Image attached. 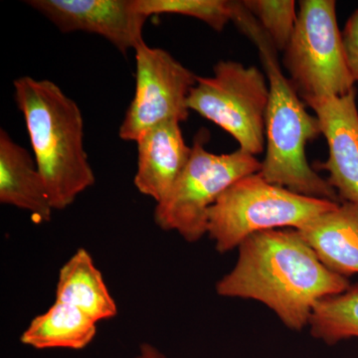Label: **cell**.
Returning a JSON list of instances; mask_svg holds the SVG:
<instances>
[{
  "label": "cell",
  "instance_id": "6da1fadb",
  "mask_svg": "<svg viewBox=\"0 0 358 358\" xmlns=\"http://www.w3.org/2000/svg\"><path fill=\"white\" fill-rule=\"evenodd\" d=\"M235 267L216 284L225 298L260 301L289 329L308 326L315 303L350 288L331 272L296 229L256 233L240 246Z\"/></svg>",
  "mask_w": 358,
  "mask_h": 358
},
{
  "label": "cell",
  "instance_id": "7a4b0ae2",
  "mask_svg": "<svg viewBox=\"0 0 358 358\" xmlns=\"http://www.w3.org/2000/svg\"><path fill=\"white\" fill-rule=\"evenodd\" d=\"M234 23L258 48L270 87L266 155L259 173L268 182L303 196L341 203L338 193L308 164L306 155L308 143L322 134L319 120L308 112L289 78L282 74L278 51L255 17L243 9Z\"/></svg>",
  "mask_w": 358,
  "mask_h": 358
},
{
  "label": "cell",
  "instance_id": "3957f363",
  "mask_svg": "<svg viewBox=\"0 0 358 358\" xmlns=\"http://www.w3.org/2000/svg\"><path fill=\"white\" fill-rule=\"evenodd\" d=\"M13 87L52 207L63 210L96 181L85 150L81 110L49 80L23 76Z\"/></svg>",
  "mask_w": 358,
  "mask_h": 358
},
{
  "label": "cell",
  "instance_id": "277c9868",
  "mask_svg": "<svg viewBox=\"0 0 358 358\" xmlns=\"http://www.w3.org/2000/svg\"><path fill=\"white\" fill-rule=\"evenodd\" d=\"M338 204L298 194L257 173L239 179L219 197L209 210L207 234L219 253H227L256 233L300 230Z\"/></svg>",
  "mask_w": 358,
  "mask_h": 358
},
{
  "label": "cell",
  "instance_id": "5b68a950",
  "mask_svg": "<svg viewBox=\"0 0 358 358\" xmlns=\"http://www.w3.org/2000/svg\"><path fill=\"white\" fill-rule=\"evenodd\" d=\"M207 141V131H200L185 171L155 209L160 229L174 231L189 243L207 234L209 210L222 193L239 179L260 173L262 166L256 157L240 148L231 154L208 152Z\"/></svg>",
  "mask_w": 358,
  "mask_h": 358
},
{
  "label": "cell",
  "instance_id": "8992f818",
  "mask_svg": "<svg viewBox=\"0 0 358 358\" xmlns=\"http://www.w3.org/2000/svg\"><path fill=\"white\" fill-rule=\"evenodd\" d=\"M282 63L292 86L305 103L345 96L355 89L346 63L336 1H300L296 27Z\"/></svg>",
  "mask_w": 358,
  "mask_h": 358
},
{
  "label": "cell",
  "instance_id": "52a82bcc",
  "mask_svg": "<svg viewBox=\"0 0 358 358\" xmlns=\"http://www.w3.org/2000/svg\"><path fill=\"white\" fill-rule=\"evenodd\" d=\"M268 101L270 87L262 71L221 60L214 66L213 76H197L187 105L231 134L240 150L256 157L265 150Z\"/></svg>",
  "mask_w": 358,
  "mask_h": 358
},
{
  "label": "cell",
  "instance_id": "ba28073f",
  "mask_svg": "<svg viewBox=\"0 0 358 358\" xmlns=\"http://www.w3.org/2000/svg\"><path fill=\"white\" fill-rule=\"evenodd\" d=\"M136 52V91L119 129L122 141H134L167 122H185L187 101L197 76L164 49L143 42Z\"/></svg>",
  "mask_w": 358,
  "mask_h": 358
},
{
  "label": "cell",
  "instance_id": "9c48e42d",
  "mask_svg": "<svg viewBox=\"0 0 358 358\" xmlns=\"http://www.w3.org/2000/svg\"><path fill=\"white\" fill-rule=\"evenodd\" d=\"M28 6L63 33H94L121 53L145 42L143 27L150 16L140 13L134 0H29Z\"/></svg>",
  "mask_w": 358,
  "mask_h": 358
},
{
  "label": "cell",
  "instance_id": "30bf717a",
  "mask_svg": "<svg viewBox=\"0 0 358 358\" xmlns=\"http://www.w3.org/2000/svg\"><path fill=\"white\" fill-rule=\"evenodd\" d=\"M315 113L326 138L329 157L313 169H324L341 202L358 205V108L357 90L341 96L306 103Z\"/></svg>",
  "mask_w": 358,
  "mask_h": 358
},
{
  "label": "cell",
  "instance_id": "8fae6325",
  "mask_svg": "<svg viewBox=\"0 0 358 358\" xmlns=\"http://www.w3.org/2000/svg\"><path fill=\"white\" fill-rule=\"evenodd\" d=\"M138 167L134 183L136 189L162 201L183 173L192 155L183 138L180 122H167L155 127L138 141Z\"/></svg>",
  "mask_w": 358,
  "mask_h": 358
},
{
  "label": "cell",
  "instance_id": "7c38bea8",
  "mask_svg": "<svg viewBox=\"0 0 358 358\" xmlns=\"http://www.w3.org/2000/svg\"><path fill=\"white\" fill-rule=\"evenodd\" d=\"M298 231L331 272L358 274L357 204L341 202Z\"/></svg>",
  "mask_w": 358,
  "mask_h": 358
},
{
  "label": "cell",
  "instance_id": "4fadbf2b",
  "mask_svg": "<svg viewBox=\"0 0 358 358\" xmlns=\"http://www.w3.org/2000/svg\"><path fill=\"white\" fill-rule=\"evenodd\" d=\"M0 202L49 221L54 209L36 164L4 129L0 131Z\"/></svg>",
  "mask_w": 358,
  "mask_h": 358
},
{
  "label": "cell",
  "instance_id": "5bb4252c",
  "mask_svg": "<svg viewBox=\"0 0 358 358\" xmlns=\"http://www.w3.org/2000/svg\"><path fill=\"white\" fill-rule=\"evenodd\" d=\"M56 301L81 310L96 322L117 315L102 273L86 249H78L59 271Z\"/></svg>",
  "mask_w": 358,
  "mask_h": 358
},
{
  "label": "cell",
  "instance_id": "9a60e30c",
  "mask_svg": "<svg viewBox=\"0 0 358 358\" xmlns=\"http://www.w3.org/2000/svg\"><path fill=\"white\" fill-rule=\"evenodd\" d=\"M96 334L95 320L72 306L55 301L30 322L20 343L38 350H82L91 345Z\"/></svg>",
  "mask_w": 358,
  "mask_h": 358
},
{
  "label": "cell",
  "instance_id": "2e32d148",
  "mask_svg": "<svg viewBox=\"0 0 358 358\" xmlns=\"http://www.w3.org/2000/svg\"><path fill=\"white\" fill-rule=\"evenodd\" d=\"M308 326L313 338L327 345L358 338V282L317 301Z\"/></svg>",
  "mask_w": 358,
  "mask_h": 358
},
{
  "label": "cell",
  "instance_id": "e0dca14e",
  "mask_svg": "<svg viewBox=\"0 0 358 358\" xmlns=\"http://www.w3.org/2000/svg\"><path fill=\"white\" fill-rule=\"evenodd\" d=\"M140 13L148 16L155 14H178L203 21L215 31H222L234 20L237 1L228 0H134Z\"/></svg>",
  "mask_w": 358,
  "mask_h": 358
},
{
  "label": "cell",
  "instance_id": "ac0fdd59",
  "mask_svg": "<svg viewBox=\"0 0 358 358\" xmlns=\"http://www.w3.org/2000/svg\"><path fill=\"white\" fill-rule=\"evenodd\" d=\"M242 4L267 35L278 52L286 50L296 27L298 13L293 0H245Z\"/></svg>",
  "mask_w": 358,
  "mask_h": 358
},
{
  "label": "cell",
  "instance_id": "d6986e66",
  "mask_svg": "<svg viewBox=\"0 0 358 358\" xmlns=\"http://www.w3.org/2000/svg\"><path fill=\"white\" fill-rule=\"evenodd\" d=\"M341 32L346 63L353 80L358 83V9L346 20Z\"/></svg>",
  "mask_w": 358,
  "mask_h": 358
},
{
  "label": "cell",
  "instance_id": "ffe728a7",
  "mask_svg": "<svg viewBox=\"0 0 358 358\" xmlns=\"http://www.w3.org/2000/svg\"><path fill=\"white\" fill-rule=\"evenodd\" d=\"M133 358H169L162 350L152 343H141Z\"/></svg>",
  "mask_w": 358,
  "mask_h": 358
}]
</instances>
